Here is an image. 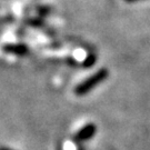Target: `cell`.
<instances>
[{"label": "cell", "instance_id": "cell-3", "mask_svg": "<svg viewBox=\"0 0 150 150\" xmlns=\"http://www.w3.org/2000/svg\"><path fill=\"white\" fill-rule=\"evenodd\" d=\"M8 50H10V52H17V54H22V51L20 50H25V47L22 46H10V47H7Z\"/></svg>", "mask_w": 150, "mask_h": 150}, {"label": "cell", "instance_id": "cell-2", "mask_svg": "<svg viewBox=\"0 0 150 150\" xmlns=\"http://www.w3.org/2000/svg\"><path fill=\"white\" fill-rule=\"evenodd\" d=\"M95 131H96V127H95V125H87L85 128H82L80 131L77 134L76 139L86 140V139H88V138H90L91 136H93Z\"/></svg>", "mask_w": 150, "mask_h": 150}, {"label": "cell", "instance_id": "cell-4", "mask_svg": "<svg viewBox=\"0 0 150 150\" xmlns=\"http://www.w3.org/2000/svg\"><path fill=\"white\" fill-rule=\"evenodd\" d=\"M125 1H127V2H134V1H139V0H125Z\"/></svg>", "mask_w": 150, "mask_h": 150}, {"label": "cell", "instance_id": "cell-5", "mask_svg": "<svg viewBox=\"0 0 150 150\" xmlns=\"http://www.w3.org/2000/svg\"><path fill=\"white\" fill-rule=\"evenodd\" d=\"M0 150H11V149H8V148H5V147H0Z\"/></svg>", "mask_w": 150, "mask_h": 150}, {"label": "cell", "instance_id": "cell-1", "mask_svg": "<svg viewBox=\"0 0 150 150\" xmlns=\"http://www.w3.org/2000/svg\"><path fill=\"white\" fill-rule=\"evenodd\" d=\"M107 76H108V71L106 69L99 70L97 74L89 77V79H87L86 81L81 82L80 85L76 88V93L77 95H83V93H86L89 90H91L96 85H98L99 82L105 80L107 78Z\"/></svg>", "mask_w": 150, "mask_h": 150}]
</instances>
